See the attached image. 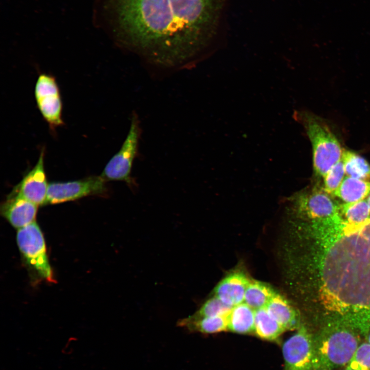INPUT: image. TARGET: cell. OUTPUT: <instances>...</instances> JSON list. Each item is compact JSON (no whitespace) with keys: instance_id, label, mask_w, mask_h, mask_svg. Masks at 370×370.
I'll use <instances>...</instances> for the list:
<instances>
[{"instance_id":"1","label":"cell","mask_w":370,"mask_h":370,"mask_svg":"<svg viewBox=\"0 0 370 370\" xmlns=\"http://www.w3.org/2000/svg\"><path fill=\"white\" fill-rule=\"evenodd\" d=\"M228 0H107L121 43L156 63L178 64L214 37Z\"/></svg>"},{"instance_id":"2","label":"cell","mask_w":370,"mask_h":370,"mask_svg":"<svg viewBox=\"0 0 370 370\" xmlns=\"http://www.w3.org/2000/svg\"><path fill=\"white\" fill-rule=\"evenodd\" d=\"M334 240L324 260L321 299L339 312L370 308V222L349 233L340 223L324 228Z\"/></svg>"},{"instance_id":"3","label":"cell","mask_w":370,"mask_h":370,"mask_svg":"<svg viewBox=\"0 0 370 370\" xmlns=\"http://www.w3.org/2000/svg\"><path fill=\"white\" fill-rule=\"evenodd\" d=\"M293 117L305 128L312 147L314 169L324 177L341 159L344 150L331 124L326 119L305 110L295 111Z\"/></svg>"},{"instance_id":"4","label":"cell","mask_w":370,"mask_h":370,"mask_svg":"<svg viewBox=\"0 0 370 370\" xmlns=\"http://www.w3.org/2000/svg\"><path fill=\"white\" fill-rule=\"evenodd\" d=\"M359 345V338L345 328L313 339V370H334L346 366Z\"/></svg>"},{"instance_id":"5","label":"cell","mask_w":370,"mask_h":370,"mask_svg":"<svg viewBox=\"0 0 370 370\" xmlns=\"http://www.w3.org/2000/svg\"><path fill=\"white\" fill-rule=\"evenodd\" d=\"M16 242L25 264L33 274L41 280L54 282L44 235L35 221L17 229Z\"/></svg>"},{"instance_id":"6","label":"cell","mask_w":370,"mask_h":370,"mask_svg":"<svg viewBox=\"0 0 370 370\" xmlns=\"http://www.w3.org/2000/svg\"><path fill=\"white\" fill-rule=\"evenodd\" d=\"M33 93L37 108L50 130L55 132L58 128L64 125L62 98L54 76L40 72L35 83Z\"/></svg>"},{"instance_id":"7","label":"cell","mask_w":370,"mask_h":370,"mask_svg":"<svg viewBox=\"0 0 370 370\" xmlns=\"http://www.w3.org/2000/svg\"><path fill=\"white\" fill-rule=\"evenodd\" d=\"M139 136L137 120L133 118L121 149L108 161L100 175L106 181H122L132 188L135 186V181L131 177V170L138 153Z\"/></svg>"},{"instance_id":"8","label":"cell","mask_w":370,"mask_h":370,"mask_svg":"<svg viewBox=\"0 0 370 370\" xmlns=\"http://www.w3.org/2000/svg\"><path fill=\"white\" fill-rule=\"evenodd\" d=\"M106 181L99 176L66 182H50L45 205L75 200L89 195H104L107 191Z\"/></svg>"},{"instance_id":"9","label":"cell","mask_w":370,"mask_h":370,"mask_svg":"<svg viewBox=\"0 0 370 370\" xmlns=\"http://www.w3.org/2000/svg\"><path fill=\"white\" fill-rule=\"evenodd\" d=\"M285 370H313V339L303 326L282 346Z\"/></svg>"},{"instance_id":"10","label":"cell","mask_w":370,"mask_h":370,"mask_svg":"<svg viewBox=\"0 0 370 370\" xmlns=\"http://www.w3.org/2000/svg\"><path fill=\"white\" fill-rule=\"evenodd\" d=\"M48 187L44 168V152L42 151L36 165L13 188L11 193L39 206L46 203Z\"/></svg>"},{"instance_id":"11","label":"cell","mask_w":370,"mask_h":370,"mask_svg":"<svg viewBox=\"0 0 370 370\" xmlns=\"http://www.w3.org/2000/svg\"><path fill=\"white\" fill-rule=\"evenodd\" d=\"M326 192L314 191L300 196L294 200L297 214L311 219L320 220L334 216L339 212L336 206Z\"/></svg>"},{"instance_id":"12","label":"cell","mask_w":370,"mask_h":370,"mask_svg":"<svg viewBox=\"0 0 370 370\" xmlns=\"http://www.w3.org/2000/svg\"><path fill=\"white\" fill-rule=\"evenodd\" d=\"M38 206L16 194L10 193L1 204V215L16 229L35 221Z\"/></svg>"},{"instance_id":"13","label":"cell","mask_w":370,"mask_h":370,"mask_svg":"<svg viewBox=\"0 0 370 370\" xmlns=\"http://www.w3.org/2000/svg\"><path fill=\"white\" fill-rule=\"evenodd\" d=\"M250 281L242 273L230 274L215 287L214 295L224 304L233 307L244 302L245 291Z\"/></svg>"},{"instance_id":"14","label":"cell","mask_w":370,"mask_h":370,"mask_svg":"<svg viewBox=\"0 0 370 370\" xmlns=\"http://www.w3.org/2000/svg\"><path fill=\"white\" fill-rule=\"evenodd\" d=\"M339 212L344 233L357 231L370 222V209L365 199L353 203H345L339 206Z\"/></svg>"},{"instance_id":"15","label":"cell","mask_w":370,"mask_h":370,"mask_svg":"<svg viewBox=\"0 0 370 370\" xmlns=\"http://www.w3.org/2000/svg\"><path fill=\"white\" fill-rule=\"evenodd\" d=\"M228 316L194 317L192 316L181 319L178 325L190 332L212 334L228 330Z\"/></svg>"},{"instance_id":"16","label":"cell","mask_w":370,"mask_h":370,"mask_svg":"<svg viewBox=\"0 0 370 370\" xmlns=\"http://www.w3.org/2000/svg\"><path fill=\"white\" fill-rule=\"evenodd\" d=\"M269 315L285 330L299 328L294 310L282 297L275 294L266 307Z\"/></svg>"},{"instance_id":"17","label":"cell","mask_w":370,"mask_h":370,"mask_svg":"<svg viewBox=\"0 0 370 370\" xmlns=\"http://www.w3.org/2000/svg\"><path fill=\"white\" fill-rule=\"evenodd\" d=\"M228 330L242 334L254 332V310L244 302L234 306L228 316Z\"/></svg>"},{"instance_id":"18","label":"cell","mask_w":370,"mask_h":370,"mask_svg":"<svg viewBox=\"0 0 370 370\" xmlns=\"http://www.w3.org/2000/svg\"><path fill=\"white\" fill-rule=\"evenodd\" d=\"M369 193L370 182L345 176L334 195L348 203L365 199Z\"/></svg>"},{"instance_id":"19","label":"cell","mask_w":370,"mask_h":370,"mask_svg":"<svg viewBox=\"0 0 370 370\" xmlns=\"http://www.w3.org/2000/svg\"><path fill=\"white\" fill-rule=\"evenodd\" d=\"M285 329L267 311L266 308L254 310V332L260 338L274 341Z\"/></svg>"},{"instance_id":"20","label":"cell","mask_w":370,"mask_h":370,"mask_svg":"<svg viewBox=\"0 0 370 370\" xmlns=\"http://www.w3.org/2000/svg\"><path fill=\"white\" fill-rule=\"evenodd\" d=\"M275 294L266 284L250 281L245 291L244 303L254 310L266 308Z\"/></svg>"},{"instance_id":"21","label":"cell","mask_w":370,"mask_h":370,"mask_svg":"<svg viewBox=\"0 0 370 370\" xmlns=\"http://www.w3.org/2000/svg\"><path fill=\"white\" fill-rule=\"evenodd\" d=\"M341 159L346 176L364 180L370 179V165L362 157L344 149Z\"/></svg>"},{"instance_id":"22","label":"cell","mask_w":370,"mask_h":370,"mask_svg":"<svg viewBox=\"0 0 370 370\" xmlns=\"http://www.w3.org/2000/svg\"><path fill=\"white\" fill-rule=\"evenodd\" d=\"M232 308L214 295L207 300L192 316L200 318L229 315Z\"/></svg>"},{"instance_id":"23","label":"cell","mask_w":370,"mask_h":370,"mask_svg":"<svg viewBox=\"0 0 370 370\" xmlns=\"http://www.w3.org/2000/svg\"><path fill=\"white\" fill-rule=\"evenodd\" d=\"M345 175L344 165L341 159L323 177L324 191L328 194L334 195L345 177Z\"/></svg>"},{"instance_id":"24","label":"cell","mask_w":370,"mask_h":370,"mask_svg":"<svg viewBox=\"0 0 370 370\" xmlns=\"http://www.w3.org/2000/svg\"><path fill=\"white\" fill-rule=\"evenodd\" d=\"M348 370H370V344H359L346 367Z\"/></svg>"},{"instance_id":"25","label":"cell","mask_w":370,"mask_h":370,"mask_svg":"<svg viewBox=\"0 0 370 370\" xmlns=\"http://www.w3.org/2000/svg\"><path fill=\"white\" fill-rule=\"evenodd\" d=\"M367 197V198L366 201L367 202L368 205L369 209H370V193Z\"/></svg>"},{"instance_id":"26","label":"cell","mask_w":370,"mask_h":370,"mask_svg":"<svg viewBox=\"0 0 370 370\" xmlns=\"http://www.w3.org/2000/svg\"><path fill=\"white\" fill-rule=\"evenodd\" d=\"M367 342L370 344V331L369 332L367 337Z\"/></svg>"},{"instance_id":"27","label":"cell","mask_w":370,"mask_h":370,"mask_svg":"<svg viewBox=\"0 0 370 370\" xmlns=\"http://www.w3.org/2000/svg\"><path fill=\"white\" fill-rule=\"evenodd\" d=\"M345 370H348V369H345Z\"/></svg>"}]
</instances>
